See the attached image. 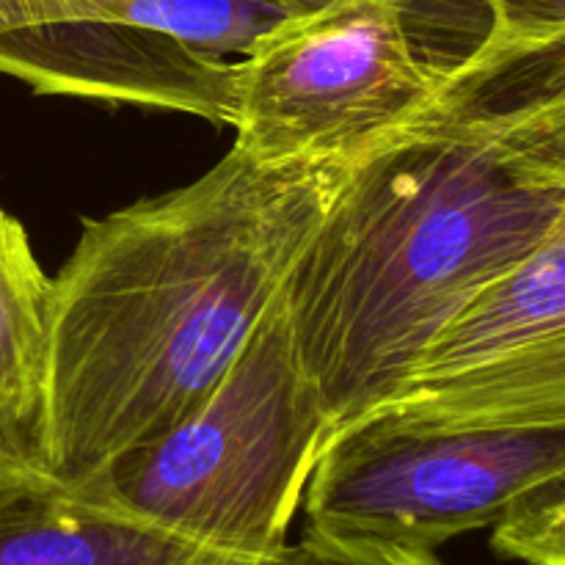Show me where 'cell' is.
I'll return each instance as SVG.
<instances>
[{
	"label": "cell",
	"mask_w": 565,
	"mask_h": 565,
	"mask_svg": "<svg viewBox=\"0 0 565 565\" xmlns=\"http://www.w3.org/2000/svg\"><path fill=\"white\" fill-rule=\"evenodd\" d=\"M408 3H412L417 11H425V9H436V6L441 3H450V0H408Z\"/></svg>",
	"instance_id": "cell-16"
},
{
	"label": "cell",
	"mask_w": 565,
	"mask_h": 565,
	"mask_svg": "<svg viewBox=\"0 0 565 565\" xmlns=\"http://www.w3.org/2000/svg\"><path fill=\"white\" fill-rule=\"evenodd\" d=\"M445 70L408 0L290 17L237 58L235 147L259 163H353L425 108Z\"/></svg>",
	"instance_id": "cell-4"
},
{
	"label": "cell",
	"mask_w": 565,
	"mask_h": 565,
	"mask_svg": "<svg viewBox=\"0 0 565 565\" xmlns=\"http://www.w3.org/2000/svg\"><path fill=\"white\" fill-rule=\"evenodd\" d=\"M281 563V561H279ZM193 544L47 478L0 494V565H279Z\"/></svg>",
	"instance_id": "cell-8"
},
{
	"label": "cell",
	"mask_w": 565,
	"mask_h": 565,
	"mask_svg": "<svg viewBox=\"0 0 565 565\" xmlns=\"http://www.w3.org/2000/svg\"><path fill=\"white\" fill-rule=\"evenodd\" d=\"M500 36H546L565 31V0H480Z\"/></svg>",
	"instance_id": "cell-13"
},
{
	"label": "cell",
	"mask_w": 565,
	"mask_h": 565,
	"mask_svg": "<svg viewBox=\"0 0 565 565\" xmlns=\"http://www.w3.org/2000/svg\"><path fill=\"white\" fill-rule=\"evenodd\" d=\"M565 215V31L489 33L353 160L285 287L334 430L397 395L436 337Z\"/></svg>",
	"instance_id": "cell-1"
},
{
	"label": "cell",
	"mask_w": 565,
	"mask_h": 565,
	"mask_svg": "<svg viewBox=\"0 0 565 565\" xmlns=\"http://www.w3.org/2000/svg\"><path fill=\"white\" fill-rule=\"evenodd\" d=\"M331 436L281 292L191 414L75 489L193 544L279 563Z\"/></svg>",
	"instance_id": "cell-3"
},
{
	"label": "cell",
	"mask_w": 565,
	"mask_h": 565,
	"mask_svg": "<svg viewBox=\"0 0 565 565\" xmlns=\"http://www.w3.org/2000/svg\"><path fill=\"white\" fill-rule=\"evenodd\" d=\"M50 475L36 469L33 463H28L25 458L17 456L3 439H0V494L11 489H20V486L39 483V480H47Z\"/></svg>",
	"instance_id": "cell-14"
},
{
	"label": "cell",
	"mask_w": 565,
	"mask_h": 565,
	"mask_svg": "<svg viewBox=\"0 0 565 565\" xmlns=\"http://www.w3.org/2000/svg\"><path fill=\"white\" fill-rule=\"evenodd\" d=\"M53 276L25 226L0 207V439L42 469Z\"/></svg>",
	"instance_id": "cell-9"
},
{
	"label": "cell",
	"mask_w": 565,
	"mask_h": 565,
	"mask_svg": "<svg viewBox=\"0 0 565 565\" xmlns=\"http://www.w3.org/2000/svg\"><path fill=\"white\" fill-rule=\"evenodd\" d=\"M108 14L180 39L210 58H243L290 20L263 0H99Z\"/></svg>",
	"instance_id": "cell-10"
},
{
	"label": "cell",
	"mask_w": 565,
	"mask_h": 565,
	"mask_svg": "<svg viewBox=\"0 0 565 565\" xmlns=\"http://www.w3.org/2000/svg\"><path fill=\"white\" fill-rule=\"evenodd\" d=\"M263 3L276 6V9H281L290 17H303V14H315V11L329 9V6L334 3H342V0H263Z\"/></svg>",
	"instance_id": "cell-15"
},
{
	"label": "cell",
	"mask_w": 565,
	"mask_h": 565,
	"mask_svg": "<svg viewBox=\"0 0 565 565\" xmlns=\"http://www.w3.org/2000/svg\"><path fill=\"white\" fill-rule=\"evenodd\" d=\"M279 565H445L436 552L375 541L334 539L307 530L301 544L287 546Z\"/></svg>",
	"instance_id": "cell-12"
},
{
	"label": "cell",
	"mask_w": 565,
	"mask_h": 565,
	"mask_svg": "<svg viewBox=\"0 0 565 565\" xmlns=\"http://www.w3.org/2000/svg\"><path fill=\"white\" fill-rule=\"evenodd\" d=\"M351 171L230 152L86 221L53 276L42 467L64 486L191 414L224 379Z\"/></svg>",
	"instance_id": "cell-2"
},
{
	"label": "cell",
	"mask_w": 565,
	"mask_h": 565,
	"mask_svg": "<svg viewBox=\"0 0 565 565\" xmlns=\"http://www.w3.org/2000/svg\"><path fill=\"white\" fill-rule=\"evenodd\" d=\"M561 478L565 425L439 428L364 414L323 447L303 508L315 533L436 552Z\"/></svg>",
	"instance_id": "cell-5"
},
{
	"label": "cell",
	"mask_w": 565,
	"mask_h": 565,
	"mask_svg": "<svg viewBox=\"0 0 565 565\" xmlns=\"http://www.w3.org/2000/svg\"><path fill=\"white\" fill-rule=\"evenodd\" d=\"M491 546L505 561L565 565V478L519 500L494 524Z\"/></svg>",
	"instance_id": "cell-11"
},
{
	"label": "cell",
	"mask_w": 565,
	"mask_h": 565,
	"mask_svg": "<svg viewBox=\"0 0 565 565\" xmlns=\"http://www.w3.org/2000/svg\"><path fill=\"white\" fill-rule=\"evenodd\" d=\"M3 17L0 72L33 92L235 125L237 61L119 20L99 0H6Z\"/></svg>",
	"instance_id": "cell-7"
},
{
	"label": "cell",
	"mask_w": 565,
	"mask_h": 565,
	"mask_svg": "<svg viewBox=\"0 0 565 565\" xmlns=\"http://www.w3.org/2000/svg\"><path fill=\"white\" fill-rule=\"evenodd\" d=\"M370 414L439 428L565 425V215L434 340Z\"/></svg>",
	"instance_id": "cell-6"
}]
</instances>
